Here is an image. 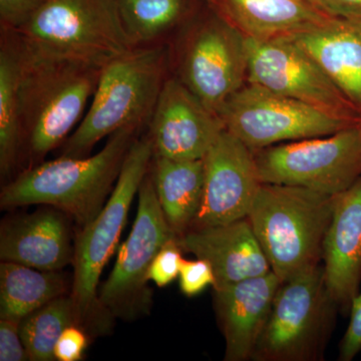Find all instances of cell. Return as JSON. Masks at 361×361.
<instances>
[{"label":"cell","instance_id":"cell-26","mask_svg":"<svg viewBox=\"0 0 361 361\" xmlns=\"http://www.w3.org/2000/svg\"><path fill=\"white\" fill-rule=\"evenodd\" d=\"M182 252L178 237H171L161 247L149 266V281L154 282L157 286L163 288L177 279L183 262Z\"/></svg>","mask_w":361,"mask_h":361},{"label":"cell","instance_id":"cell-22","mask_svg":"<svg viewBox=\"0 0 361 361\" xmlns=\"http://www.w3.org/2000/svg\"><path fill=\"white\" fill-rule=\"evenodd\" d=\"M70 285L59 271H42L18 263L0 264V318L20 322L44 304L66 295Z\"/></svg>","mask_w":361,"mask_h":361},{"label":"cell","instance_id":"cell-14","mask_svg":"<svg viewBox=\"0 0 361 361\" xmlns=\"http://www.w3.org/2000/svg\"><path fill=\"white\" fill-rule=\"evenodd\" d=\"M147 129L154 156L194 161L204 159L225 127L217 114L170 75Z\"/></svg>","mask_w":361,"mask_h":361},{"label":"cell","instance_id":"cell-21","mask_svg":"<svg viewBox=\"0 0 361 361\" xmlns=\"http://www.w3.org/2000/svg\"><path fill=\"white\" fill-rule=\"evenodd\" d=\"M157 195L171 229L177 237L192 227L204 190V161H178L153 157L151 164Z\"/></svg>","mask_w":361,"mask_h":361},{"label":"cell","instance_id":"cell-10","mask_svg":"<svg viewBox=\"0 0 361 361\" xmlns=\"http://www.w3.org/2000/svg\"><path fill=\"white\" fill-rule=\"evenodd\" d=\"M218 116L225 130L252 152L360 125L248 82L226 102Z\"/></svg>","mask_w":361,"mask_h":361},{"label":"cell","instance_id":"cell-28","mask_svg":"<svg viewBox=\"0 0 361 361\" xmlns=\"http://www.w3.org/2000/svg\"><path fill=\"white\" fill-rule=\"evenodd\" d=\"M49 0H0V30L13 32L25 25Z\"/></svg>","mask_w":361,"mask_h":361},{"label":"cell","instance_id":"cell-5","mask_svg":"<svg viewBox=\"0 0 361 361\" xmlns=\"http://www.w3.org/2000/svg\"><path fill=\"white\" fill-rule=\"evenodd\" d=\"M153 157V142L148 134L139 135L126 156L106 205L84 226L75 240L71 295L77 306L80 326L92 334L110 330L114 317L99 302V278L115 253L130 205L149 173Z\"/></svg>","mask_w":361,"mask_h":361},{"label":"cell","instance_id":"cell-31","mask_svg":"<svg viewBox=\"0 0 361 361\" xmlns=\"http://www.w3.org/2000/svg\"><path fill=\"white\" fill-rule=\"evenodd\" d=\"M87 348V337L80 325H71L61 334L56 346L54 356L59 361H78L82 360Z\"/></svg>","mask_w":361,"mask_h":361},{"label":"cell","instance_id":"cell-9","mask_svg":"<svg viewBox=\"0 0 361 361\" xmlns=\"http://www.w3.org/2000/svg\"><path fill=\"white\" fill-rule=\"evenodd\" d=\"M264 184L287 185L336 196L361 178L360 125L324 137L253 152Z\"/></svg>","mask_w":361,"mask_h":361},{"label":"cell","instance_id":"cell-1","mask_svg":"<svg viewBox=\"0 0 361 361\" xmlns=\"http://www.w3.org/2000/svg\"><path fill=\"white\" fill-rule=\"evenodd\" d=\"M170 75L168 44L135 47L104 63L89 109L61 145V156L85 157L118 130L148 128Z\"/></svg>","mask_w":361,"mask_h":361},{"label":"cell","instance_id":"cell-29","mask_svg":"<svg viewBox=\"0 0 361 361\" xmlns=\"http://www.w3.org/2000/svg\"><path fill=\"white\" fill-rule=\"evenodd\" d=\"M0 360H30L20 334V322L0 318Z\"/></svg>","mask_w":361,"mask_h":361},{"label":"cell","instance_id":"cell-12","mask_svg":"<svg viewBox=\"0 0 361 361\" xmlns=\"http://www.w3.org/2000/svg\"><path fill=\"white\" fill-rule=\"evenodd\" d=\"M251 84L290 97L348 122L360 123V111L292 37L245 39Z\"/></svg>","mask_w":361,"mask_h":361},{"label":"cell","instance_id":"cell-15","mask_svg":"<svg viewBox=\"0 0 361 361\" xmlns=\"http://www.w3.org/2000/svg\"><path fill=\"white\" fill-rule=\"evenodd\" d=\"M281 283L270 271L214 288L216 314L225 338V361L251 360Z\"/></svg>","mask_w":361,"mask_h":361},{"label":"cell","instance_id":"cell-32","mask_svg":"<svg viewBox=\"0 0 361 361\" xmlns=\"http://www.w3.org/2000/svg\"><path fill=\"white\" fill-rule=\"evenodd\" d=\"M320 13L332 18L361 20V0H308Z\"/></svg>","mask_w":361,"mask_h":361},{"label":"cell","instance_id":"cell-23","mask_svg":"<svg viewBox=\"0 0 361 361\" xmlns=\"http://www.w3.org/2000/svg\"><path fill=\"white\" fill-rule=\"evenodd\" d=\"M134 47L168 44L171 35L198 13L205 0H116Z\"/></svg>","mask_w":361,"mask_h":361},{"label":"cell","instance_id":"cell-6","mask_svg":"<svg viewBox=\"0 0 361 361\" xmlns=\"http://www.w3.org/2000/svg\"><path fill=\"white\" fill-rule=\"evenodd\" d=\"M6 32L25 56L37 59L103 66L135 47L116 0H49L25 25Z\"/></svg>","mask_w":361,"mask_h":361},{"label":"cell","instance_id":"cell-25","mask_svg":"<svg viewBox=\"0 0 361 361\" xmlns=\"http://www.w3.org/2000/svg\"><path fill=\"white\" fill-rule=\"evenodd\" d=\"M71 325H80L77 306L71 295L59 296L26 316L20 334L30 360H56L54 346Z\"/></svg>","mask_w":361,"mask_h":361},{"label":"cell","instance_id":"cell-17","mask_svg":"<svg viewBox=\"0 0 361 361\" xmlns=\"http://www.w3.org/2000/svg\"><path fill=\"white\" fill-rule=\"evenodd\" d=\"M183 251L212 266L213 288L261 276L271 268L248 217L229 224L191 228L178 237Z\"/></svg>","mask_w":361,"mask_h":361},{"label":"cell","instance_id":"cell-4","mask_svg":"<svg viewBox=\"0 0 361 361\" xmlns=\"http://www.w3.org/2000/svg\"><path fill=\"white\" fill-rule=\"evenodd\" d=\"M334 205V196L262 183L248 219L271 271L280 281L322 264Z\"/></svg>","mask_w":361,"mask_h":361},{"label":"cell","instance_id":"cell-20","mask_svg":"<svg viewBox=\"0 0 361 361\" xmlns=\"http://www.w3.org/2000/svg\"><path fill=\"white\" fill-rule=\"evenodd\" d=\"M292 39L361 114V20L329 18Z\"/></svg>","mask_w":361,"mask_h":361},{"label":"cell","instance_id":"cell-8","mask_svg":"<svg viewBox=\"0 0 361 361\" xmlns=\"http://www.w3.org/2000/svg\"><path fill=\"white\" fill-rule=\"evenodd\" d=\"M337 310L322 263L282 282L251 360H322Z\"/></svg>","mask_w":361,"mask_h":361},{"label":"cell","instance_id":"cell-7","mask_svg":"<svg viewBox=\"0 0 361 361\" xmlns=\"http://www.w3.org/2000/svg\"><path fill=\"white\" fill-rule=\"evenodd\" d=\"M179 30L175 45L168 44L171 75L218 115L248 82L245 39L206 1Z\"/></svg>","mask_w":361,"mask_h":361},{"label":"cell","instance_id":"cell-19","mask_svg":"<svg viewBox=\"0 0 361 361\" xmlns=\"http://www.w3.org/2000/svg\"><path fill=\"white\" fill-rule=\"evenodd\" d=\"M245 39L294 37L329 20L308 0H205Z\"/></svg>","mask_w":361,"mask_h":361},{"label":"cell","instance_id":"cell-33","mask_svg":"<svg viewBox=\"0 0 361 361\" xmlns=\"http://www.w3.org/2000/svg\"><path fill=\"white\" fill-rule=\"evenodd\" d=\"M360 129L361 130V123H360Z\"/></svg>","mask_w":361,"mask_h":361},{"label":"cell","instance_id":"cell-2","mask_svg":"<svg viewBox=\"0 0 361 361\" xmlns=\"http://www.w3.org/2000/svg\"><path fill=\"white\" fill-rule=\"evenodd\" d=\"M141 133L120 130L94 155L59 156L25 169L2 188L0 205L6 209L49 205L87 225L103 208L130 146Z\"/></svg>","mask_w":361,"mask_h":361},{"label":"cell","instance_id":"cell-11","mask_svg":"<svg viewBox=\"0 0 361 361\" xmlns=\"http://www.w3.org/2000/svg\"><path fill=\"white\" fill-rule=\"evenodd\" d=\"M137 194L139 205L132 231L118 248L115 266L99 290V302L114 318L134 319L148 314L152 303L149 266L164 244L176 236L159 202L151 171Z\"/></svg>","mask_w":361,"mask_h":361},{"label":"cell","instance_id":"cell-27","mask_svg":"<svg viewBox=\"0 0 361 361\" xmlns=\"http://www.w3.org/2000/svg\"><path fill=\"white\" fill-rule=\"evenodd\" d=\"M180 289L188 297L200 294L208 286H215L216 277L212 266L204 259H183L180 271Z\"/></svg>","mask_w":361,"mask_h":361},{"label":"cell","instance_id":"cell-24","mask_svg":"<svg viewBox=\"0 0 361 361\" xmlns=\"http://www.w3.org/2000/svg\"><path fill=\"white\" fill-rule=\"evenodd\" d=\"M20 61L11 35L1 32L0 40V173L7 179L21 157L20 110Z\"/></svg>","mask_w":361,"mask_h":361},{"label":"cell","instance_id":"cell-30","mask_svg":"<svg viewBox=\"0 0 361 361\" xmlns=\"http://www.w3.org/2000/svg\"><path fill=\"white\" fill-rule=\"evenodd\" d=\"M348 329L339 346L338 360L351 361L361 353V292L355 297L349 311Z\"/></svg>","mask_w":361,"mask_h":361},{"label":"cell","instance_id":"cell-3","mask_svg":"<svg viewBox=\"0 0 361 361\" xmlns=\"http://www.w3.org/2000/svg\"><path fill=\"white\" fill-rule=\"evenodd\" d=\"M11 37L20 61L21 155L25 152L35 166L61 146L82 120L103 66L30 58Z\"/></svg>","mask_w":361,"mask_h":361},{"label":"cell","instance_id":"cell-18","mask_svg":"<svg viewBox=\"0 0 361 361\" xmlns=\"http://www.w3.org/2000/svg\"><path fill=\"white\" fill-rule=\"evenodd\" d=\"M0 258L42 271H59L71 264L75 246L66 216L51 206L4 222Z\"/></svg>","mask_w":361,"mask_h":361},{"label":"cell","instance_id":"cell-13","mask_svg":"<svg viewBox=\"0 0 361 361\" xmlns=\"http://www.w3.org/2000/svg\"><path fill=\"white\" fill-rule=\"evenodd\" d=\"M203 161V197L191 228L229 224L248 217L262 185L253 152L225 130Z\"/></svg>","mask_w":361,"mask_h":361},{"label":"cell","instance_id":"cell-16","mask_svg":"<svg viewBox=\"0 0 361 361\" xmlns=\"http://www.w3.org/2000/svg\"><path fill=\"white\" fill-rule=\"evenodd\" d=\"M322 265L330 296L342 312L349 313L361 283V178L334 196Z\"/></svg>","mask_w":361,"mask_h":361}]
</instances>
